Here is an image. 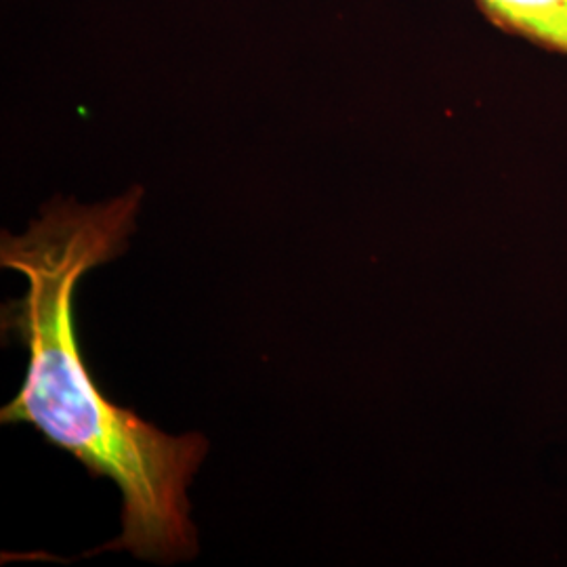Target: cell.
Returning a JSON list of instances; mask_svg holds the SVG:
<instances>
[{"label": "cell", "instance_id": "cell-1", "mask_svg": "<svg viewBox=\"0 0 567 567\" xmlns=\"http://www.w3.org/2000/svg\"><path fill=\"white\" fill-rule=\"evenodd\" d=\"M142 203V187L102 204L58 200L21 236L2 234L0 264L28 282L25 295L2 309V328L25 347L28 370L0 421L34 426L93 477L121 489V536L95 553L128 550L173 564L198 553L187 487L208 442L198 433L168 435L107 400L84 364L74 322L79 282L121 257Z\"/></svg>", "mask_w": 567, "mask_h": 567}, {"label": "cell", "instance_id": "cell-2", "mask_svg": "<svg viewBox=\"0 0 567 567\" xmlns=\"http://www.w3.org/2000/svg\"><path fill=\"white\" fill-rule=\"evenodd\" d=\"M475 7L508 37L567 55V0H475Z\"/></svg>", "mask_w": 567, "mask_h": 567}]
</instances>
